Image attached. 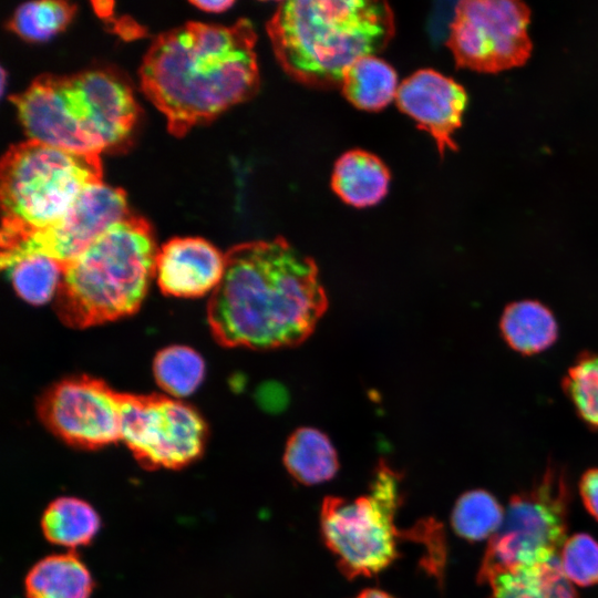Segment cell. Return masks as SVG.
<instances>
[{
    "instance_id": "6da1fadb",
    "label": "cell",
    "mask_w": 598,
    "mask_h": 598,
    "mask_svg": "<svg viewBox=\"0 0 598 598\" xmlns=\"http://www.w3.org/2000/svg\"><path fill=\"white\" fill-rule=\"evenodd\" d=\"M327 308L315 260L278 237L243 243L225 254L207 321L224 347L274 350L307 340Z\"/></svg>"
},
{
    "instance_id": "7a4b0ae2",
    "label": "cell",
    "mask_w": 598,
    "mask_h": 598,
    "mask_svg": "<svg viewBox=\"0 0 598 598\" xmlns=\"http://www.w3.org/2000/svg\"><path fill=\"white\" fill-rule=\"evenodd\" d=\"M255 43L247 19L229 27L187 22L154 40L143 59L141 84L169 133L182 136L257 92Z\"/></svg>"
},
{
    "instance_id": "3957f363",
    "label": "cell",
    "mask_w": 598,
    "mask_h": 598,
    "mask_svg": "<svg viewBox=\"0 0 598 598\" xmlns=\"http://www.w3.org/2000/svg\"><path fill=\"white\" fill-rule=\"evenodd\" d=\"M385 1L291 0L278 3L267 32L278 62L312 86L340 85L358 59L382 51L394 35Z\"/></svg>"
},
{
    "instance_id": "277c9868",
    "label": "cell",
    "mask_w": 598,
    "mask_h": 598,
    "mask_svg": "<svg viewBox=\"0 0 598 598\" xmlns=\"http://www.w3.org/2000/svg\"><path fill=\"white\" fill-rule=\"evenodd\" d=\"M11 101L30 140L83 154L122 142L137 117L130 86L105 70L42 74Z\"/></svg>"
},
{
    "instance_id": "5b68a950",
    "label": "cell",
    "mask_w": 598,
    "mask_h": 598,
    "mask_svg": "<svg viewBox=\"0 0 598 598\" xmlns=\"http://www.w3.org/2000/svg\"><path fill=\"white\" fill-rule=\"evenodd\" d=\"M150 224L131 213L64 265L55 311L71 328H87L135 312L155 274Z\"/></svg>"
},
{
    "instance_id": "8992f818",
    "label": "cell",
    "mask_w": 598,
    "mask_h": 598,
    "mask_svg": "<svg viewBox=\"0 0 598 598\" xmlns=\"http://www.w3.org/2000/svg\"><path fill=\"white\" fill-rule=\"evenodd\" d=\"M102 174L97 154L30 138L12 145L0 164L1 239L52 226L86 187L102 183Z\"/></svg>"
},
{
    "instance_id": "52a82bcc",
    "label": "cell",
    "mask_w": 598,
    "mask_h": 598,
    "mask_svg": "<svg viewBox=\"0 0 598 598\" xmlns=\"http://www.w3.org/2000/svg\"><path fill=\"white\" fill-rule=\"evenodd\" d=\"M402 475L383 460L373 471L368 492L349 499L324 497L320 528L324 544L348 578L374 576L399 557V540H416L421 528L401 532L395 518L402 505Z\"/></svg>"
},
{
    "instance_id": "ba28073f",
    "label": "cell",
    "mask_w": 598,
    "mask_h": 598,
    "mask_svg": "<svg viewBox=\"0 0 598 598\" xmlns=\"http://www.w3.org/2000/svg\"><path fill=\"white\" fill-rule=\"evenodd\" d=\"M568 487L549 470L532 488L513 496L488 540L478 579L502 569L551 561L566 542Z\"/></svg>"
},
{
    "instance_id": "9c48e42d",
    "label": "cell",
    "mask_w": 598,
    "mask_h": 598,
    "mask_svg": "<svg viewBox=\"0 0 598 598\" xmlns=\"http://www.w3.org/2000/svg\"><path fill=\"white\" fill-rule=\"evenodd\" d=\"M207 427L190 405L164 395L122 393L121 441L147 468L177 470L203 453Z\"/></svg>"
},
{
    "instance_id": "30bf717a",
    "label": "cell",
    "mask_w": 598,
    "mask_h": 598,
    "mask_svg": "<svg viewBox=\"0 0 598 598\" xmlns=\"http://www.w3.org/2000/svg\"><path fill=\"white\" fill-rule=\"evenodd\" d=\"M529 19V8L519 1L458 2L447 39L456 65L486 73L523 65L532 52Z\"/></svg>"
},
{
    "instance_id": "8fae6325",
    "label": "cell",
    "mask_w": 598,
    "mask_h": 598,
    "mask_svg": "<svg viewBox=\"0 0 598 598\" xmlns=\"http://www.w3.org/2000/svg\"><path fill=\"white\" fill-rule=\"evenodd\" d=\"M122 393L91 377L62 380L38 402L43 424L65 443L100 448L121 440Z\"/></svg>"
},
{
    "instance_id": "7c38bea8",
    "label": "cell",
    "mask_w": 598,
    "mask_h": 598,
    "mask_svg": "<svg viewBox=\"0 0 598 598\" xmlns=\"http://www.w3.org/2000/svg\"><path fill=\"white\" fill-rule=\"evenodd\" d=\"M130 214L123 189L102 183L86 187L52 226L1 239V257L41 254L65 265L111 225Z\"/></svg>"
},
{
    "instance_id": "4fadbf2b",
    "label": "cell",
    "mask_w": 598,
    "mask_h": 598,
    "mask_svg": "<svg viewBox=\"0 0 598 598\" xmlns=\"http://www.w3.org/2000/svg\"><path fill=\"white\" fill-rule=\"evenodd\" d=\"M398 107L434 140L440 154L456 151L453 138L462 124L467 95L461 84L442 73L422 69L399 84Z\"/></svg>"
},
{
    "instance_id": "5bb4252c",
    "label": "cell",
    "mask_w": 598,
    "mask_h": 598,
    "mask_svg": "<svg viewBox=\"0 0 598 598\" xmlns=\"http://www.w3.org/2000/svg\"><path fill=\"white\" fill-rule=\"evenodd\" d=\"M225 270V255L203 238H174L157 251L155 276L161 290L175 297L214 291Z\"/></svg>"
},
{
    "instance_id": "9a60e30c",
    "label": "cell",
    "mask_w": 598,
    "mask_h": 598,
    "mask_svg": "<svg viewBox=\"0 0 598 598\" xmlns=\"http://www.w3.org/2000/svg\"><path fill=\"white\" fill-rule=\"evenodd\" d=\"M390 179L386 165L378 156L363 150H351L336 161L331 187L346 204L364 208L385 197Z\"/></svg>"
},
{
    "instance_id": "2e32d148",
    "label": "cell",
    "mask_w": 598,
    "mask_h": 598,
    "mask_svg": "<svg viewBox=\"0 0 598 598\" xmlns=\"http://www.w3.org/2000/svg\"><path fill=\"white\" fill-rule=\"evenodd\" d=\"M482 582L489 585L488 598H577L573 584L560 568L559 558L496 570Z\"/></svg>"
},
{
    "instance_id": "e0dca14e",
    "label": "cell",
    "mask_w": 598,
    "mask_h": 598,
    "mask_svg": "<svg viewBox=\"0 0 598 598\" xmlns=\"http://www.w3.org/2000/svg\"><path fill=\"white\" fill-rule=\"evenodd\" d=\"M94 581L74 553H60L40 559L27 574V598H90Z\"/></svg>"
},
{
    "instance_id": "ac0fdd59",
    "label": "cell",
    "mask_w": 598,
    "mask_h": 598,
    "mask_svg": "<svg viewBox=\"0 0 598 598\" xmlns=\"http://www.w3.org/2000/svg\"><path fill=\"white\" fill-rule=\"evenodd\" d=\"M283 464L303 485L330 481L339 470L338 453L331 440L324 432L310 426L299 427L288 437Z\"/></svg>"
},
{
    "instance_id": "d6986e66",
    "label": "cell",
    "mask_w": 598,
    "mask_h": 598,
    "mask_svg": "<svg viewBox=\"0 0 598 598\" xmlns=\"http://www.w3.org/2000/svg\"><path fill=\"white\" fill-rule=\"evenodd\" d=\"M501 331L515 351L535 354L556 341L558 327L547 307L538 301L524 300L506 307L501 318Z\"/></svg>"
},
{
    "instance_id": "ffe728a7",
    "label": "cell",
    "mask_w": 598,
    "mask_h": 598,
    "mask_svg": "<svg viewBox=\"0 0 598 598\" xmlns=\"http://www.w3.org/2000/svg\"><path fill=\"white\" fill-rule=\"evenodd\" d=\"M341 90L355 107L374 112L388 106L398 93L394 69L375 55H367L352 63L343 74Z\"/></svg>"
},
{
    "instance_id": "44dd1931",
    "label": "cell",
    "mask_w": 598,
    "mask_h": 598,
    "mask_svg": "<svg viewBox=\"0 0 598 598\" xmlns=\"http://www.w3.org/2000/svg\"><path fill=\"white\" fill-rule=\"evenodd\" d=\"M44 537L65 548L89 545L97 535L101 519L93 506L74 496L53 499L41 518Z\"/></svg>"
},
{
    "instance_id": "7402d4cb",
    "label": "cell",
    "mask_w": 598,
    "mask_h": 598,
    "mask_svg": "<svg viewBox=\"0 0 598 598\" xmlns=\"http://www.w3.org/2000/svg\"><path fill=\"white\" fill-rule=\"evenodd\" d=\"M1 268L16 292L32 305L55 298L64 265L41 254L1 257Z\"/></svg>"
},
{
    "instance_id": "603a6c76",
    "label": "cell",
    "mask_w": 598,
    "mask_h": 598,
    "mask_svg": "<svg viewBox=\"0 0 598 598\" xmlns=\"http://www.w3.org/2000/svg\"><path fill=\"white\" fill-rule=\"evenodd\" d=\"M504 514L505 509L492 494L473 489L456 501L451 524L454 532L466 540H489L499 529Z\"/></svg>"
},
{
    "instance_id": "cb8c5ba5",
    "label": "cell",
    "mask_w": 598,
    "mask_h": 598,
    "mask_svg": "<svg viewBox=\"0 0 598 598\" xmlns=\"http://www.w3.org/2000/svg\"><path fill=\"white\" fill-rule=\"evenodd\" d=\"M153 372L158 385L175 398L192 394L205 375L203 358L192 348L172 346L154 359Z\"/></svg>"
},
{
    "instance_id": "d4e9b609",
    "label": "cell",
    "mask_w": 598,
    "mask_h": 598,
    "mask_svg": "<svg viewBox=\"0 0 598 598\" xmlns=\"http://www.w3.org/2000/svg\"><path fill=\"white\" fill-rule=\"evenodd\" d=\"M75 7L65 1H31L17 8L9 27L30 41H43L61 31L72 19Z\"/></svg>"
},
{
    "instance_id": "484cf974",
    "label": "cell",
    "mask_w": 598,
    "mask_h": 598,
    "mask_svg": "<svg viewBox=\"0 0 598 598\" xmlns=\"http://www.w3.org/2000/svg\"><path fill=\"white\" fill-rule=\"evenodd\" d=\"M564 389L577 414L598 429V353L584 354L568 370Z\"/></svg>"
},
{
    "instance_id": "4316f807",
    "label": "cell",
    "mask_w": 598,
    "mask_h": 598,
    "mask_svg": "<svg viewBox=\"0 0 598 598\" xmlns=\"http://www.w3.org/2000/svg\"><path fill=\"white\" fill-rule=\"evenodd\" d=\"M558 558L564 575L573 585L598 584V542L591 536L580 533L567 538Z\"/></svg>"
},
{
    "instance_id": "83f0119b",
    "label": "cell",
    "mask_w": 598,
    "mask_h": 598,
    "mask_svg": "<svg viewBox=\"0 0 598 598\" xmlns=\"http://www.w3.org/2000/svg\"><path fill=\"white\" fill-rule=\"evenodd\" d=\"M579 492L585 507L598 520V468L582 475Z\"/></svg>"
},
{
    "instance_id": "f1b7e54d",
    "label": "cell",
    "mask_w": 598,
    "mask_h": 598,
    "mask_svg": "<svg viewBox=\"0 0 598 598\" xmlns=\"http://www.w3.org/2000/svg\"><path fill=\"white\" fill-rule=\"evenodd\" d=\"M269 398L268 400L262 401V405L272 411H277L283 408L287 402L286 392L281 385L275 384H265L259 391V398Z\"/></svg>"
},
{
    "instance_id": "f546056e",
    "label": "cell",
    "mask_w": 598,
    "mask_h": 598,
    "mask_svg": "<svg viewBox=\"0 0 598 598\" xmlns=\"http://www.w3.org/2000/svg\"><path fill=\"white\" fill-rule=\"evenodd\" d=\"M192 3L204 10V11H209V12H221V11H225L227 10L229 7H231L234 4L233 1H227V0H214V1H207V0H197V1H192Z\"/></svg>"
},
{
    "instance_id": "4dcf8cb0",
    "label": "cell",
    "mask_w": 598,
    "mask_h": 598,
    "mask_svg": "<svg viewBox=\"0 0 598 598\" xmlns=\"http://www.w3.org/2000/svg\"><path fill=\"white\" fill-rule=\"evenodd\" d=\"M354 598H395L380 589H365Z\"/></svg>"
}]
</instances>
